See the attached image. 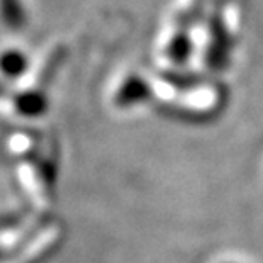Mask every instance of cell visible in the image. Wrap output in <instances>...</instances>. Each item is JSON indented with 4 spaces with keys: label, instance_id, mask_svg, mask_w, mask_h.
<instances>
[{
    "label": "cell",
    "instance_id": "6da1fadb",
    "mask_svg": "<svg viewBox=\"0 0 263 263\" xmlns=\"http://www.w3.org/2000/svg\"><path fill=\"white\" fill-rule=\"evenodd\" d=\"M5 153L14 161V170L22 192L37 212L46 214L51 205L57 151L51 136L31 129H19L5 138Z\"/></svg>",
    "mask_w": 263,
    "mask_h": 263
},
{
    "label": "cell",
    "instance_id": "7a4b0ae2",
    "mask_svg": "<svg viewBox=\"0 0 263 263\" xmlns=\"http://www.w3.org/2000/svg\"><path fill=\"white\" fill-rule=\"evenodd\" d=\"M63 238V226L58 221L48 219L37 233L21 248L0 258V263H46Z\"/></svg>",
    "mask_w": 263,
    "mask_h": 263
},
{
    "label": "cell",
    "instance_id": "3957f363",
    "mask_svg": "<svg viewBox=\"0 0 263 263\" xmlns=\"http://www.w3.org/2000/svg\"><path fill=\"white\" fill-rule=\"evenodd\" d=\"M48 109L46 93L41 90L17 87L14 90H2L0 88V116L10 117H27L41 116Z\"/></svg>",
    "mask_w": 263,
    "mask_h": 263
},
{
    "label": "cell",
    "instance_id": "277c9868",
    "mask_svg": "<svg viewBox=\"0 0 263 263\" xmlns=\"http://www.w3.org/2000/svg\"><path fill=\"white\" fill-rule=\"evenodd\" d=\"M27 60L17 49H7L0 53V78L12 80L27 73Z\"/></svg>",
    "mask_w": 263,
    "mask_h": 263
}]
</instances>
